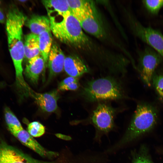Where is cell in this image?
Instances as JSON below:
<instances>
[{"mask_svg": "<svg viewBox=\"0 0 163 163\" xmlns=\"http://www.w3.org/2000/svg\"><path fill=\"white\" fill-rule=\"evenodd\" d=\"M67 0L71 12H73L82 8L87 1V0Z\"/></svg>", "mask_w": 163, "mask_h": 163, "instance_id": "obj_24", "label": "cell"}, {"mask_svg": "<svg viewBox=\"0 0 163 163\" xmlns=\"http://www.w3.org/2000/svg\"><path fill=\"white\" fill-rule=\"evenodd\" d=\"M27 131L33 137H39L44 133L45 128L39 122L34 121L28 124Z\"/></svg>", "mask_w": 163, "mask_h": 163, "instance_id": "obj_22", "label": "cell"}, {"mask_svg": "<svg viewBox=\"0 0 163 163\" xmlns=\"http://www.w3.org/2000/svg\"><path fill=\"white\" fill-rule=\"evenodd\" d=\"M152 85L160 99L163 101V72H155Z\"/></svg>", "mask_w": 163, "mask_h": 163, "instance_id": "obj_21", "label": "cell"}, {"mask_svg": "<svg viewBox=\"0 0 163 163\" xmlns=\"http://www.w3.org/2000/svg\"><path fill=\"white\" fill-rule=\"evenodd\" d=\"M162 57L153 49L146 47L141 53L138 70L141 78L146 86H152V77L156 68L161 63Z\"/></svg>", "mask_w": 163, "mask_h": 163, "instance_id": "obj_7", "label": "cell"}, {"mask_svg": "<svg viewBox=\"0 0 163 163\" xmlns=\"http://www.w3.org/2000/svg\"><path fill=\"white\" fill-rule=\"evenodd\" d=\"M38 36L40 55L43 58L46 66L49 55L53 45L51 31H44Z\"/></svg>", "mask_w": 163, "mask_h": 163, "instance_id": "obj_18", "label": "cell"}, {"mask_svg": "<svg viewBox=\"0 0 163 163\" xmlns=\"http://www.w3.org/2000/svg\"><path fill=\"white\" fill-rule=\"evenodd\" d=\"M50 22L51 32L57 39L67 45L80 48L86 35L71 11L63 18Z\"/></svg>", "mask_w": 163, "mask_h": 163, "instance_id": "obj_4", "label": "cell"}, {"mask_svg": "<svg viewBox=\"0 0 163 163\" xmlns=\"http://www.w3.org/2000/svg\"><path fill=\"white\" fill-rule=\"evenodd\" d=\"M145 163H153L151 160L148 155L146 158Z\"/></svg>", "mask_w": 163, "mask_h": 163, "instance_id": "obj_26", "label": "cell"}, {"mask_svg": "<svg viewBox=\"0 0 163 163\" xmlns=\"http://www.w3.org/2000/svg\"><path fill=\"white\" fill-rule=\"evenodd\" d=\"M59 91L58 90H54L49 92L40 93L32 89L30 96L34 99L35 102L43 111L52 113L56 111L58 108Z\"/></svg>", "mask_w": 163, "mask_h": 163, "instance_id": "obj_11", "label": "cell"}, {"mask_svg": "<svg viewBox=\"0 0 163 163\" xmlns=\"http://www.w3.org/2000/svg\"><path fill=\"white\" fill-rule=\"evenodd\" d=\"M130 19L135 34L163 57V35L162 34L151 27L143 26L133 18L131 17Z\"/></svg>", "mask_w": 163, "mask_h": 163, "instance_id": "obj_8", "label": "cell"}, {"mask_svg": "<svg viewBox=\"0 0 163 163\" xmlns=\"http://www.w3.org/2000/svg\"><path fill=\"white\" fill-rule=\"evenodd\" d=\"M24 25L31 33L37 35L44 31L51 30L50 20L48 17L44 15H34L27 18Z\"/></svg>", "mask_w": 163, "mask_h": 163, "instance_id": "obj_16", "label": "cell"}, {"mask_svg": "<svg viewBox=\"0 0 163 163\" xmlns=\"http://www.w3.org/2000/svg\"><path fill=\"white\" fill-rule=\"evenodd\" d=\"M79 86L78 78L69 76L59 83L58 90L59 91H75L77 90Z\"/></svg>", "mask_w": 163, "mask_h": 163, "instance_id": "obj_20", "label": "cell"}, {"mask_svg": "<svg viewBox=\"0 0 163 163\" xmlns=\"http://www.w3.org/2000/svg\"><path fill=\"white\" fill-rule=\"evenodd\" d=\"M64 70L69 76L76 78L90 72L89 68L84 61L74 55L66 57Z\"/></svg>", "mask_w": 163, "mask_h": 163, "instance_id": "obj_14", "label": "cell"}, {"mask_svg": "<svg viewBox=\"0 0 163 163\" xmlns=\"http://www.w3.org/2000/svg\"><path fill=\"white\" fill-rule=\"evenodd\" d=\"M0 163H53L36 159L0 139Z\"/></svg>", "mask_w": 163, "mask_h": 163, "instance_id": "obj_9", "label": "cell"}, {"mask_svg": "<svg viewBox=\"0 0 163 163\" xmlns=\"http://www.w3.org/2000/svg\"><path fill=\"white\" fill-rule=\"evenodd\" d=\"M66 57L59 46L53 44L47 61L49 71V78H51L61 72L64 69Z\"/></svg>", "mask_w": 163, "mask_h": 163, "instance_id": "obj_13", "label": "cell"}, {"mask_svg": "<svg viewBox=\"0 0 163 163\" xmlns=\"http://www.w3.org/2000/svg\"><path fill=\"white\" fill-rule=\"evenodd\" d=\"M88 102L121 99L125 97L122 85L112 75L93 79L86 82L81 94Z\"/></svg>", "mask_w": 163, "mask_h": 163, "instance_id": "obj_3", "label": "cell"}, {"mask_svg": "<svg viewBox=\"0 0 163 163\" xmlns=\"http://www.w3.org/2000/svg\"><path fill=\"white\" fill-rule=\"evenodd\" d=\"M23 144L33 150L43 157L52 158L58 155L57 153L49 151L41 146L24 129L11 133Z\"/></svg>", "mask_w": 163, "mask_h": 163, "instance_id": "obj_10", "label": "cell"}, {"mask_svg": "<svg viewBox=\"0 0 163 163\" xmlns=\"http://www.w3.org/2000/svg\"><path fill=\"white\" fill-rule=\"evenodd\" d=\"M24 57L30 59L40 55L38 35L31 33L27 34L24 41Z\"/></svg>", "mask_w": 163, "mask_h": 163, "instance_id": "obj_17", "label": "cell"}, {"mask_svg": "<svg viewBox=\"0 0 163 163\" xmlns=\"http://www.w3.org/2000/svg\"><path fill=\"white\" fill-rule=\"evenodd\" d=\"M158 113L157 108L153 105L146 102L139 103L124 135L108 149V152L119 149L151 130L157 123Z\"/></svg>", "mask_w": 163, "mask_h": 163, "instance_id": "obj_2", "label": "cell"}, {"mask_svg": "<svg viewBox=\"0 0 163 163\" xmlns=\"http://www.w3.org/2000/svg\"><path fill=\"white\" fill-rule=\"evenodd\" d=\"M6 17L2 10L0 8V23L3 24L5 22Z\"/></svg>", "mask_w": 163, "mask_h": 163, "instance_id": "obj_25", "label": "cell"}, {"mask_svg": "<svg viewBox=\"0 0 163 163\" xmlns=\"http://www.w3.org/2000/svg\"><path fill=\"white\" fill-rule=\"evenodd\" d=\"M42 3L50 20H60L71 11L67 0H45Z\"/></svg>", "mask_w": 163, "mask_h": 163, "instance_id": "obj_12", "label": "cell"}, {"mask_svg": "<svg viewBox=\"0 0 163 163\" xmlns=\"http://www.w3.org/2000/svg\"><path fill=\"white\" fill-rule=\"evenodd\" d=\"M27 18L18 8L12 6L8 10L5 22L8 49L15 71L16 82L19 84L25 82L22 67L24 57L23 28Z\"/></svg>", "mask_w": 163, "mask_h": 163, "instance_id": "obj_1", "label": "cell"}, {"mask_svg": "<svg viewBox=\"0 0 163 163\" xmlns=\"http://www.w3.org/2000/svg\"><path fill=\"white\" fill-rule=\"evenodd\" d=\"M115 109L109 104L100 103L93 111L86 121L92 124L96 130V138H98L112 130L114 127Z\"/></svg>", "mask_w": 163, "mask_h": 163, "instance_id": "obj_6", "label": "cell"}, {"mask_svg": "<svg viewBox=\"0 0 163 163\" xmlns=\"http://www.w3.org/2000/svg\"><path fill=\"white\" fill-rule=\"evenodd\" d=\"M72 12L85 32L98 39L105 38L103 22L92 1L87 0L82 8Z\"/></svg>", "mask_w": 163, "mask_h": 163, "instance_id": "obj_5", "label": "cell"}, {"mask_svg": "<svg viewBox=\"0 0 163 163\" xmlns=\"http://www.w3.org/2000/svg\"><path fill=\"white\" fill-rule=\"evenodd\" d=\"M4 115L6 124L11 133L23 129L18 118L8 107L5 108Z\"/></svg>", "mask_w": 163, "mask_h": 163, "instance_id": "obj_19", "label": "cell"}, {"mask_svg": "<svg viewBox=\"0 0 163 163\" xmlns=\"http://www.w3.org/2000/svg\"><path fill=\"white\" fill-rule=\"evenodd\" d=\"M46 66L40 55L33 57L28 60L24 70L25 75L31 82L37 84L40 75Z\"/></svg>", "mask_w": 163, "mask_h": 163, "instance_id": "obj_15", "label": "cell"}, {"mask_svg": "<svg viewBox=\"0 0 163 163\" xmlns=\"http://www.w3.org/2000/svg\"><path fill=\"white\" fill-rule=\"evenodd\" d=\"M142 2L147 10L153 14H157L163 6V0H145Z\"/></svg>", "mask_w": 163, "mask_h": 163, "instance_id": "obj_23", "label": "cell"}, {"mask_svg": "<svg viewBox=\"0 0 163 163\" xmlns=\"http://www.w3.org/2000/svg\"><path fill=\"white\" fill-rule=\"evenodd\" d=\"M1 1H0V5H1Z\"/></svg>", "mask_w": 163, "mask_h": 163, "instance_id": "obj_27", "label": "cell"}]
</instances>
